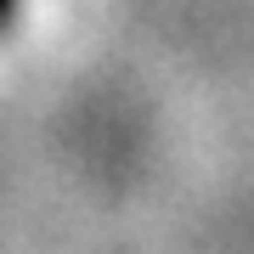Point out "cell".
Listing matches in <instances>:
<instances>
[]
</instances>
